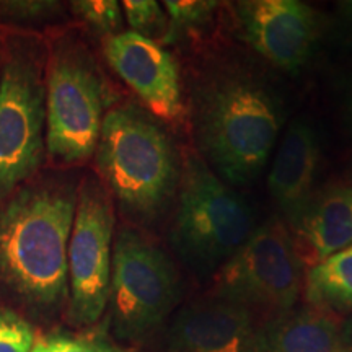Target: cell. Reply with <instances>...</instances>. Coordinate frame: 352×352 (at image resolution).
Returning a JSON list of instances; mask_svg holds the SVG:
<instances>
[{
    "instance_id": "obj_5",
    "label": "cell",
    "mask_w": 352,
    "mask_h": 352,
    "mask_svg": "<svg viewBox=\"0 0 352 352\" xmlns=\"http://www.w3.org/2000/svg\"><path fill=\"white\" fill-rule=\"evenodd\" d=\"M183 280L173 258L147 233L121 227L113 241L109 307L118 340L142 342L173 315Z\"/></svg>"
},
{
    "instance_id": "obj_10",
    "label": "cell",
    "mask_w": 352,
    "mask_h": 352,
    "mask_svg": "<svg viewBox=\"0 0 352 352\" xmlns=\"http://www.w3.org/2000/svg\"><path fill=\"white\" fill-rule=\"evenodd\" d=\"M250 46L276 69L297 74L314 54L318 16L298 0H243L233 3Z\"/></svg>"
},
{
    "instance_id": "obj_22",
    "label": "cell",
    "mask_w": 352,
    "mask_h": 352,
    "mask_svg": "<svg viewBox=\"0 0 352 352\" xmlns=\"http://www.w3.org/2000/svg\"><path fill=\"white\" fill-rule=\"evenodd\" d=\"M57 2H0V19L20 25H41L59 15Z\"/></svg>"
},
{
    "instance_id": "obj_21",
    "label": "cell",
    "mask_w": 352,
    "mask_h": 352,
    "mask_svg": "<svg viewBox=\"0 0 352 352\" xmlns=\"http://www.w3.org/2000/svg\"><path fill=\"white\" fill-rule=\"evenodd\" d=\"M34 340L33 327L28 321L0 308V352H30Z\"/></svg>"
},
{
    "instance_id": "obj_24",
    "label": "cell",
    "mask_w": 352,
    "mask_h": 352,
    "mask_svg": "<svg viewBox=\"0 0 352 352\" xmlns=\"http://www.w3.org/2000/svg\"><path fill=\"white\" fill-rule=\"evenodd\" d=\"M338 7H340L342 15H344L349 21H352V0H344V2H340L338 3Z\"/></svg>"
},
{
    "instance_id": "obj_13",
    "label": "cell",
    "mask_w": 352,
    "mask_h": 352,
    "mask_svg": "<svg viewBox=\"0 0 352 352\" xmlns=\"http://www.w3.org/2000/svg\"><path fill=\"white\" fill-rule=\"evenodd\" d=\"M320 153V140L314 127L303 120L290 122L267 176V191L287 227H294L315 195Z\"/></svg>"
},
{
    "instance_id": "obj_2",
    "label": "cell",
    "mask_w": 352,
    "mask_h": 352,
    "mask_svg": "<svg viewBox=\"0 0 352 352\" xmlns=\"http://www.w3.org/2000/svg\"><path fill=\"white\" fill-rule=\"evenodd\" d=\"M72 182L21 188L0 209V283L44 310L69 297L67 252L77 206Z\"/></svg>"
},
{
    "instance_id": "obj_19",
    "label": "cell",
    "mask_w": 352,
    "mask_h": 352,
    "mask_svg": "<svg viewBox=\"0 0 352 352\" xmlns=\"http://www.w3.org/2000/svg\"><path fill=\"white\" fill-rule=\"evenodd\" d=\"M30 352H124L103 333L54 331L34 340Z\"/></svg>"
},
{
    "instance_id": "obj_17",
    "label": "cell",
    "mask_w": 352,
    "mask_h": 352,
    "mask_svg": "<svg viewBox=\"0 0 352 352\" xmlns=\"http://www.w3.org/2000/svg\"><path fill=\"white\" fill-rule=\"evenodd\" d=\"M164 6L170 20L166 44H173L188 34L204 30L214 20L219 3L209 0H166Z\"/></svg>"
},
{
    "instance_id": "obj_3",
    "label": "cell",
    "mask_w": 352,
    "mask_h": 352,
    "mask_svg": "<svg viewBox=\"0 0 352 352\" xmlns=\"http://www.w3.org/2000/svg\"><path fill=\"white\" fill-rule=\"evenodd\" d=\"M95 153L101 178L131 222L152 226L168 212L182 157L157 118L132 103L109 109Z\"/></svg>"
},
{
    "instance_id": "obj_7",
    "label": "cell",
    "mask_w": 352,
    "mask_h": 352,
    "mask_svg": "<svg viewBox=\"0 0 352 352\" xmlns=\"http://www.w3.org/2000/svg\"><path fill=\"white\" fill-rule=\"evenodd\" d=\"M305 263L289 227L272 217L214 274L210 296L248 308L259 321L297 305L305 283Z\"/></svg>"
},
{
    "instance_id": "obj_18",
    "label": "cell",
    "mask_w": 352,
    "mask_h": 352,
    "mask_svg": "<svg viewBox=\"0 0 352 352\" xmlns=\"http://www.w3.org/2000/svg\"><path fill=\"white\" fill-rule=\"evenodd\" d=\"M122 12L132 28L131 32L165 46L166 38H168L170 20L160 3L155 0H126L122 2Z\"/></svg>"
},
{
    "instance_id": "obj_20",
    "label": "cell",
    "mask_w": 352,
    "mask_h": 352,
    "mask_svg": "<svg viewBox=\"0 0 352 352\" xmlns=\"http://www.w3.org/2000/svg\"><path fill=\"white\" fill-rule=\"evenodd\" d=\"M70 6L77 19L101 38L108 39L121 33L124 15L116 0H78Z\"/></svg>"
},
{
    "instance_id": "obj_4",
    "label": "cell",
    "mask_w": 352,
    "mask_h": 352,
    "mask_svg": "<svg viewBox=\"0 0 352 352\" xmlns=\"http://www.w3.org/2000/svg\"><path fill=\"white\" fill-rule=\"evenodd\" d=\"M175 201L170 243L179 261L197 277L214 276L256 228L248 202L197 152L182 158Z\"/></svg>"
},
{
    "instance_id": "obj_11",
    "label": "cell",
    "mask_w": 352,
    "mask_h": 352,
    "mask_svg": "<svg viewBox=\"0 0 352 352\" xmlns=\"http://www.w3.org/2000/svg\"><path fill=\"white\" fill-rule=\"evenodd\" d=\"M103 52L111 69L153 118L175 122L183 116L178 63L162 44L134 32H121L104 39Z\"/></svg>"
},
{
    "instance_id": "obj_25",
    "label": "cell",
    "mask_w": 352,
    "mask_h": 352,
    "mask_svg": "<svg viewBox=\"0 0 352 352\" xmlns=\"http://www.w3.org/2000/svg\"><path fill=\"white\" fill-rule=\"evenodd\" d=\"M349 124L352 127V103H351V107H349Z\"/></svg>"
},
{
    "instance_id": "obj_23",
    "label": "cell",
    "mask_w": 352,
    "mask_h": 352,
    "mask_svg": "<svg viewBox=\"0 0 352 352\" xmlns=\"http://www.w3.org/2000/svg\"><path fill=\"white\" fill-rule=\"evenodd\" d=\"M341 341L344 352H352V315L341 323Z\"/></svg>"
},
{
    "instance_id": "obj_14",
    "label": "cell",
    "mask_w": 352,
    "mask_h": 352,
    "mask_svg": "<svg viewBox=\"0 0 352 352\" xmlns=\"http://www.w3.org/2000/svg\"><path fill=\"white\" fill-rule=\"evenodd\" d=\"M290 230L308 267L352 245V186L331 184L311 196Z\"/></svg>"
},
{
    "instance_id": "obj_1",
    "label": "cell",
    "mask_w": 352,
    "mask_h": 352,
    "mask_svg": "<svg viewBox=\"0 0 352 352\" xmlns=\"http://www.w3.org/2000/svg\"><path fill=\"white\" fill-rule=\"evenodd\" d=\"M280 124L283 109L271 88L243 69L222 67L195 88L197 153L227 184L245 186L258 178Z\"/></svg>"
},
{
    "instance_id": "obj_6",
    "label": "cell",
    "mask_w": 352,
    "mask_h": 352,
    "mask_svg": "<svg viewBox=\"0 0 352 352\" xmlns=\"http://www.w3.org/2000/svg\"><path fill=\"white\" fill-rule=\"evenodd\" d=\"M46 152L57 165H80L94 155L107 116L108 90L83 44L60 41L46 76Z\"/></svg>"
},
{
    "instance_id": "obj_8",
    "label": "cell",
    "mask_w": 352,
    "mask_h": 352,
    "mask_svg": "<svg viewBox=\"0 0 352 352\" xmlns=\"http://www.w3.org/2000/svg\"><path fill=\"white\" fill-rule=\"evenodd\" d=\"M46 85L39 52L16 44L0 72V199L36 173L46 148Z\"/></svg>"
},
{
    "instance_id": "obj_16",
    "label": "cell",
    "mask_w": 352,
    "mask_h": 352,
    "mask_svg": "<svg viewBox=\"0 0 352 352\" xmlns=\"http://www.w3.org/2000/svg\"><path fill=\"white\" fill-rule=\"evenodd\" d=\"M303 297L307 305L338 316L352 310V245L308 267Z\"/></svg>"
},
{
    "instance_id": "obj_12",
    "label": "cell",
    "mask_w": 352,
    "mask_h": 352,
    "mask_svg": "<svg viewBox=\"0 0 352 352\" xmlns=\"http://www.w3.org/2000/svg\"><path fill=\"white\" fill-rule=\"evenodd\" d=\"M258 324L248 308L208 294L176 311L168 329V351L254 352Z\"/></svg>"
},
{
    "instance_id": "obj_15",
    "label": "cell",
    "mask_w": 352,
    "mask_h": 352,
    "mask_svg": "<svg viewBox=\"0 0 352 352\" xmlns=\"http://www.w3.org/2000/svg\"><path fill=\"white\" fill-rule=\"evenodd\" d=\"M340 316L302 305L259 321L254 352H344Z\"/></svg>"
},
{
    "instance_id": "obj_9",
    "label": "cell",
    "mask_w": 352,
    "mask_h": 352,
    "mask_svg": "<svg viewBox=\"0 0 352 352\" xmlns=\"http://www.w3.org/2000/svg\"><path fill=\"white\" fill-rule=\"evenodd\" d=\"M113 241L111 197L98 178L88 176L77 191L67 252L69 318L77 327H91L107 310Z\"/></svg>"
}]
</instances>
